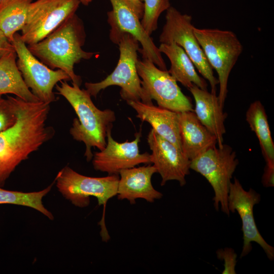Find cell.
<instances>
[{"mask_svg":"<svg viewBox=\"0 0 274 274\" xmlns=\"http://www.w3.org/2000/svg\"><path fill=\"white\" fill-rule=\"evenodd\" d=\"M16 121L0 132V187L16 168L55 135L47 123L50 104L26 101L14 97Z\"/></svg>","mask_w":274,"mask_h":274,"instance_id":"cell-1","label":"cell"},{"mask_svg":"<svg viewBox=\"0 0 274 274\" xmlns=\"http://www.w3.org/2000/svg\"><path fill=\"white\" fill-rule=\"evenodd\" d=\"M85 35L83 22L75 14L43 40L27 47L43 63L52 70L63 71L72 83L80 86L82 80L75 73L74 65L97 54L82 49Z\"/></svg>","mask_w":274,"mask_h":274,"instance_id":"cell-2","label":"cell"},{"mask_svg":"<svg viewBox=\"0 0 274 274\" xmlns=\"http://www.w3.org/2000/svg\"><path fill=\"white\" fill-rule=\"evenodd\" d=\"M56 85L58 94L63 96L75 111L78 118L74 119L70 134L86 146L84 156L88 162L92 159V147L99 150L107 145V131L113 127L116 120L114 112L107 109L100 110L93 104L91 95L86 89H80L77 84L69 85L66 81Z\"/></svg>","mask_w":274,"mask_h":274,"instance_id":"cell-3","label":"cell"},{"mask_svg":"<svg viewBox=\"0 0 274 274\" xmlns=\"http://www.w3.org/2000/svg\"><path fill=\"white\" fill-rule=\"evenodd\" d=\"M119 180V175L90 177L65 166L58 173L54 181L62 196L77 207H88L90 196L97 199L98 205L103 206L102 216L98 223L100 235L102 241L107 242L110 237L105 225L106 207L108 201L117 195Z\"/></svg>","mask_w":274,"mask_h":274,"instance_id":"cell-4","label":"cell"},{"mask_svg":"<svg viewBox=\"0 0 274 274\" xmlns=\"http://www.w3.org/2000/svg\"><path fill=\"white\" fill-rule=\"evenodd\" d=\"M117 45L120 55L115 70L100 82L85 83L86 89L91 96L95 97L101 90L110 86L117 85L121 88L120 94L124 100L153 104L152 99L142 86L141 80L137 72L139 42L131 35L124 33Z\"/></svg>","mask_w":274,"mask_h":274,"instance_id":"cell-5","label":"cell"},{"mask_svg":"<svg viewBox=\"0 0 274 274\" xmlns=\"http://www.w3.org/2000/svg\"><path fill=\"white\" fill-rule=\"evenodd\" d=\"M194 33L209 63L218 74V97L224 107L229 76L243 52V46L237 36L231 30L194 26Z\"/></svg>","mask_w":274,"mask_h":274,"instance_id":"cell-6","label":"cell"},{"mask_svg":"<svg viewBox=\"0 0 274 274\" xmlns=\"http://www.w3.org/2000/svg\"><path fill=\"white\" fill-rule=\"evenodd\" d=\"M112 9L107 13L108 22L111 26L109 37L118 44L124 33L133 37L142 46L140 52L143 59H147L162 70L166 71L164 60L153 40L141 23L144 14V4L130 0H109Z\"/></svg>","mask_w":274,"mask_h":274,"instance_id":"cell-7","label":"cell"},{"mask_svg":"<svg viewBox=\"0 0 274 274\" xmlns=\"http://www.w3.org/2000/svg\"><path fill=\"white\" fill-rule=\"evenodd\" d=\"M232 148L224 144L213 147L191 160L190 168L204 177L214 191V205L229 216L228 198L232 175L238 164Z\"/></svg>","mask_w":274,"mask_h":274,"instance_id":"cell-8","label":"cell"},{"mask_svg":"<svg viewBox=\"0 0 274 274\" xmlns=\"http://www.w3.org/2000/svg\"><path fill=\"white\" fill-rule=\"evenodd\" d=\"M166 11L165 24L159 36L160 44L174 42L181 47L199 73L209 82L211 92L216 93L218 81L194 35L191 16L182 14L172 6Z\"/></svg>","mask_w":274,"mask_h":274,"instance_id":"cell-9","label":"cell"},{"mask_svg":"<svg viewBox=\"0 0 274 274\" xmlns=\"http://www.w3.org/2000/svg\"><path fill=\"white\" fill-rule=\"evenodd\" d=\"M18 58L17 67L23 80L40 101L51 104L56 100L53 88L59 82L70 81L63 71L52 70L41 62L28 50L27 45L16 32L12 42Z\"/></svg>","mask_w":274,"mask_h":274,"instance_id":"cell-10","label":"cell"},{"mask_svg":"<svg viewBox=\"0 0 274 274\" xmlns=\"http://www.w3.org/2000/svg\"><path fill=\"white\" fill-rule=\"evenodd\" d=\"M80 0H37L29 5L20 35L27 45L36 43L76 14Z\"/></svg>","mask_w":274,"mask_h":274,"instance_id":"cell-11","label":"cell"},{"mask_svg":"<svg viewBox=\"0 0 274 274\" xmlns=\"http://www.w3.org/2000/svg\"><path fill=\"white\" fill-rule=\"evenodd\" d=\"M136 68L142 87L158 107L177 113L194 111L190 99L167 70L160 69L147 59H138Z\"/></svg>","mask_w":274,"mask_h":274,"instance_id":"cell-12","label":"cell"},{"mask_svg":"<svg viewBox=\"0 0 274 274\" xmlns=\"http://www.w3.org/2000/svg\"><path fill=\"white\" fill-rule=\"evenodd\" d=\"M260 201V195L250 188L245 190L239 181L235 178L230 185L228 198L229 212L236 211L242 222L243 247L241 257L248 255L252 250V242L259 244L266 253L268 258L274 259V248L267 244L260 234L254 218L253 208Z\"/></svg>","mask_w":274,"mask_h":274,"instance_id":"cell-13","label":"cell"},{"mask_svg":"<svg viewBox=\"0 0 274 274\" xmlns=\"http://www.w3.org/2000/svg\"><path fill=\"white\" fill-rule=\"evenodd\" d=\"M107 131V145L93 155L92 163L95 170L106 172L108 175H119L123 169L135 167L140 164H151L150 154L140 153L139 143L141 132L136 133L134 140L118 143L112 136L111 130Z\"/></svg>","mask_w":274,"mask_h":274,"instance_id":"cell-14","label":"cell"},{"mask_svg":"<svg viewBox=\"0 0 274 274\" xmlns=\"http://www.w3.org/2000/svg\"><path fill=\"white\" fill-rule=\"evenodd\" d=\"M147 141L150 150L151 163L161 177V185L176 180L181 186L186 183L185 178L190 173L191 160L175 145L159 135L152 128Z\"/></svg>","mask_w":274,"mask_h":274,"instance_id":"cell-15","label":"cell"},{"mask_svg":"<svg viewBox=\"0 0 274 274\" xmlns=\"http://www.w3.org/2000/svg\"><path fill=\"white\" fill-rule=\"evenodd\" d=\"M157 173L153 165L131 167L121 170L118 188L117 198L127 199L130 204H134L135 199L142 198L149 202L160 199L163 194L152 186L151 178Z\"/></svg>","mask_w":274,"mask_h":274,"instance_id":"cell-16","label":"cell"},{"mask_svg":"<svg viewBox=\"0 0 274 274\" xmlns=\"http://www.w3.org/2000/svg\"><path fill=\"white\" fill-rule=\"evenodd\" d=\"M181 149L190 160L216 146V138L203 126L194 111L178 113Z\"/></svg>","mask_w":274,"mask_h":274,"instance_id":"cell-17","label":"cell"},{"mask_svg":"<svg viewBox=\"0 0 274 274\" xmlns=\"http://www.w3.org/2000/svg\"><path fill=\"white\" fill-rule=\"evenodd\" d=\"M189 90L195 100L194 112L196 117L216 138L218 147L221 148L226 132L224 122L227 115L224 112V107L220 105L218 96L195 85Z\"/></svg>","mask_w":274,"mask_h":274,"instance_id":"cell-18","label":"cell"},{"mask_svg":"<svg viewBox=\"0 0 274 274\" xmlns=\"http://www.w3.org/2000/svg\"><path fill=\"white\" fill-rule=\"evenodd\" d=\"M126 102L135 111L137 118L148 122L159 135L182 151L178 113L141 101Z\"/></svg>","mask_w":274,"mask_h":274,"instance_id":"cell-19","label":"cell"},{"mask_svg":"<svg viewBox=\"0 0 274 274\" xmlns=\"http://www.w3.org/2000/svg\"><path fill=\"white\" fill-rule=\"evenodd\" d=\"M160 52L164 54L170 62L168 73L175 79L188 89L194 85L207 90L208 84L196 71L195 66L184 49L174 42L160 44Z\"/></svg>","mask_w":274,"mask_h":274,"instance_id":"cell-20","label":"cell"},{"mask_svg":"<svg viewBox=\"0 0 274 274\" xmlns=\"http://www.w3.org/2000/svg\"><path fill=\"white\" fill-rule=\"evenodd\" d=\"M16 58L15 50L0 58V95L12 94L26 101H39L26 85L17 67Z\"/></svg>","mask_w":274,"mask_h":274,"instance_id":"cell-21","label":"cell"},{"mask_svg":"<svg viewBox=\"0 0 274 274\" xmlns=\"http://www.w3.org/2000/svg\"><path fill=\"white\" fill-rule=\"evenodd\" d=\"M246 118L251 130L258 139L266 164L274 166V143L265 110L260 101L255 100L251 104Z\"/></svg>","mask_w":274,"mask_h":274,"instance_id":"cell-22","label":"cell"},{"mask_svg":"<svg viewBox=\"0 0 274 274\" xmlns=\"http://www.w3.org/2000/svg\"><path fill=\"white\" fill-rule=\"evenodd\" d=\"M32 0H2L0 3V29L12 43L14 35L25 24Z\"/></svg>","mask_w":274,"mask_h":274,"instance_id":"cell-23","label":"cell"},{"mask_svg":"<svg viewBox=\"0 0 274 274\" xmlns=\"http://www.w3.org/2000/svg\"><path fill=\"white\" fill-rule=\"evenodd\" d=\"M55 181L44 189L36 192H23L6 190L0 187V204H12L31 208L40 212L50 220L54 217L45 208L42 202L43 198L51 190Z\"/></svg>","mask_w":274,"mask_h":274,"instance_id":"cell-24","label":"cell"},{"mask_svg":"<svg viewBox=\"0 0 274 274\" xmlns=\"http://www.w3.org/2000/svg\"><path fill=\"white\" fill-rule=\"evenodd\" d=\"M144 14L141 23L150 36L158 27V20L161 14L170 7V0H143Z\"/></svg>","mask_w":274,"mask_h":274,"instance_id":"cell-25","label":"cell"},{"mask_svg":"<svg viewBox=\"0 0 274 274\" xmlns=\"http://www.w3.org/2000/svg\"><path fill=\"white\" fill-rule=\"evenodd\" d=\"M16 121L14 97L8 96L5 99L0 95V132L11 127Z\"/></svg>","mask_w":274,"mask_h":274,"instance_id":"cell-26","label":"cell"},{"mask_svg":"<svg viewBox=\"0 0 274 274\" xmlns=\"http://www.w3.org/2000/svg\"><path fill=\"white\" fill-rule=\"evenodd\" d=\"M218 258L224 261V269L223 274H235L237 255L234 251L229 248L219 249L217 251Z\"/></svg>","mask_w":274,"mask_h":274,"instance_id":"cell-27","label":"cell"},{"mask_svg":"<svg viewBox=\"0 0 274 274\" xmlns=\"http://www.w3.org/2000/svg\"><path fill=\"white\" fill-rule=\"evenodd\" d=\"M262 183L265 187L274 186V166L266 164L262 177Z\"/></svg>","mask_w":274,"mask_h":274,"instance_id":"cell-28","label":"cell"},{"mask_svg":"<svg viewBox=\"0 0 274 274\" xmlns=\"http://www.w3.org/2000/svg\"><path fill=\"white\" fill-rule=\"evenodd\" d=\"M14 50L12 43L0 29V58L7 53Z\"/></svg>","mask_w":274,"mask_h":274,"instance_id":"cell-29","label":"cell"},{"mask_svg":"<svg viewBox=\"0 0 274 274\" xmlns=\"http://www.w3.org/2000/svg\"><path fill=\"white\" fill-rule=\"evenodd\" d=\"M93 0H80L81 4L84 6H88Z\"/></svg>","mask_w":274,"mask_h":274,"instance_id":"cell-30","label":"cell"},{"mask_svg":"<svg viewBox=\"0 0 274 274\" xmlns=\"http://www.w3.org/2000/svg\"><path fill=\"white\" fill-rule=\"evenodd\" d=\"M131 1H132V2H141L142 0H130Z\"/></svg>","mask_w":274,"mask_h":274,"instance_id":"cell-31","label":"cell"},{"mask_svg":"<svg viewBox=\"0 0 274 274\" xmlns=\"http://www.w3.org/2000/svg\"><path fill=\"white\" fill-rule=\"evenodd\" d=\"M2 1V0H0V3H1V2Z\"/></svg>","mask_w":274,"mask_h":274,"instance_id":"cell-32","label":"cell"}]
</instances>
